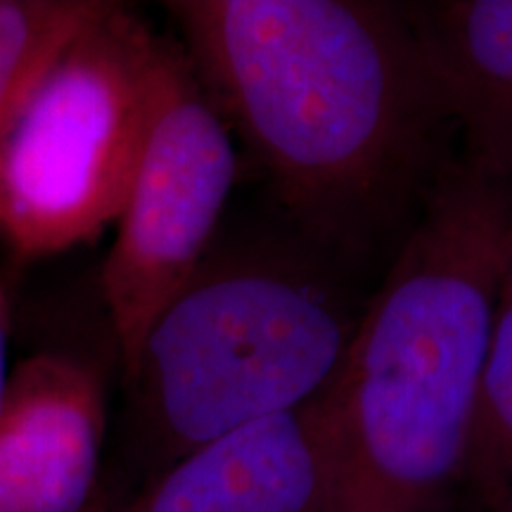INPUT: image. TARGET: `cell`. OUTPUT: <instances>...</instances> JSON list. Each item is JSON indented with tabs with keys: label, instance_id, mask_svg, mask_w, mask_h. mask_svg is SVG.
<instances>
[{
	"label": "cell",
	"instance_id": "obj_1",
	"mask_svg": "<svg viewBox=\"0 0 512 512\" xmlns=\"http://www.w3.org/2000/svg\"><path fill=\"white\" fill-rule=\"evenodd\" d=\"M204 93L306 240L368 254L411 230L458 136L406 3H166Z\"/></svg>",
	"mask_w": 512,
	"mask_h": 512
},
{
	"label": "cell",
	"instance_id": "obj_2",
	"mask_svg": "<svg viewBox=\"0 0 512 512\" xmlns=\"http://www.w3.org/2000/svg\"><path fill=\"white\" fill-rule=\"evenodd\" d=\"M510 259L512 176L458 150L332 384L330 512H434L460 484Z\"/></svg>",
	"mask_w": 512,
	"mask_h": 512
},
{
	"label": "cell",
	"instance_id": "obj_3",
	"mask_svg": "<svg viewBox=\"0 0 512 512\" xmlns=\"http://www.w3.org/2000/svg\"><path fill=\"white\" fill-rule=\"evenodd\" d=\"M363 309L297 254L211 259L159 313L126 377L145 432L174 463L335 384Z\"/></svg>",
	"mask_w": 512,
	"mask_h": 512
},
{
	"label": "cell",
	"instance_id": "obj_4",
	"mask_svg": "<svg viewBox=\"0 0 512 512\" xmlns=\"http://www.w3.org/2000/svg\"><path fill=\"white\" fill-rule=\"evenodd\" d=\"M174 46L136 12L102 3L0 140V240L34 261L119 221Z\"/></svg>",
	"mask_w": 512,
	"mask_h": 512
},
{
	"label": "cell",
	"instance_id": "obj_5",
	"mask_svg": "<svg viewBox=\"0 0 512 512\" xmlns=\"http://www.w3.org/2000/svg\"><path fill=\"white\" fill-rule=\"evenodd\" d=\"M235 174L230 128L188 57L174 48L143 159L100 275L126 377L159 313L209 256Z\"/></svg>",
	"mask_w": 512,
	"mask_h": 512
},
{
	"label": "cell",
	"instance_id": "obj_6",
	"mask_svg": "<svg viewBox=\"0 0 512 512\" xmlns=\"http://www.w3.org/2000/svg\"><path fill=\"white\" fill-rule=\"evenodd\" d=\"M337 437L332 387L176 458L121 512H330Z\"/></svg>",
	"mask_w": 512,
	"mask_h": 512
},
{
	"label": "cell",
	"instance_id": "obj_7",
	"mask_svg": "<svg viewBox=\"0 0 512 512\" xmlns=\"http://www.w3.org/2000/svg\"><path fill=\"white\" fill-rule=\"evenodd\" d=\"M107 427L98 370L41 351L10 370L0 408V512H88Z\"/></svg>",
	"mask_w": 512,
	"mask_h": 512
},
{
	"label": "cell",
	"instance_id": "obj_8",
	"mask_svg": "<svg viewBox=\"0 0 512 512\" xmlns=\"http://www.w3.org/2000/svg\"><path fill=\"white\" fill-rule=\"evenodd\" d=\"M460 150L512 176V0L406 3Z\"/></svg>",
	"mask_w": 512,
	"mask_h": 512
},
{
	"label": "cell",
	"instance_id": "obj_9",
	"mask_svg": "<svg viewBox=\"0 0 512 512\" xmlns=\"http://www.w3.org/2000/svg\"><path fill=\"white\" fill-rule=\"evenodd\" d=\"M460 484L482 508L512 496V259L498 290L489 356Z\"/></svg>",
	"mask_w": 512,
	"mask_h": 512
},
{
	"label": "cell",
	"instance_id": "obj_10",
	"mask_svg": "<svg viewBox=\"0 0 512 512\" xmlns=\"http://www.w3.org/2000/svg\"><path fill=\"white\" fill-rule=\"evenodd\" d=\"M98 0H0V140Z\"/></svg>",
	"mask_w": 512,
	"mask_h": 512
},
{
	"label": "cell",
	"instance_id": "obj_11",
	"mask_svg": "<svg viewBox=\"0 0 512 512\" xmlns=\"http://www.w3.org/2000/svg\"><path fill=\"white\" fill-rule=\"evenodd\" d=\"M8 299H5L3 287H0V408H3L5 387H8Z\"/></svg>",
	"mask_w": 512,
	"mask_h": 512
},
{
	"label": "cell",
	"instance_id": "obj_12",
	"mask_svg": "<svg viewBox=\"0 0 512 512\" xmlns=\"http://www.w3.org/2000/svg\"><path fill=\"white\" fill-rule=\"evenodd\" d=\"M498 512H512V496L501 505V508H498Z\"/></svg>",
	"mask_w": 512,
	"mask_h": 512
},
{
	"label": "cell",
	"instance_id": "obj_13",
	"mask_svg": "<svg viewBox=\"0 0 512 512\" xmlns=\"http://www.w3.org/2000/svg\"><path fill=\"white\" fill-rule=\"evenodd\" d=\"M88 512H110V510H105V508H98V505H95L93 510H88Z\"/></svg>",
	"mask_w": 512,
	"mask_h": 512
}]
</instances>
